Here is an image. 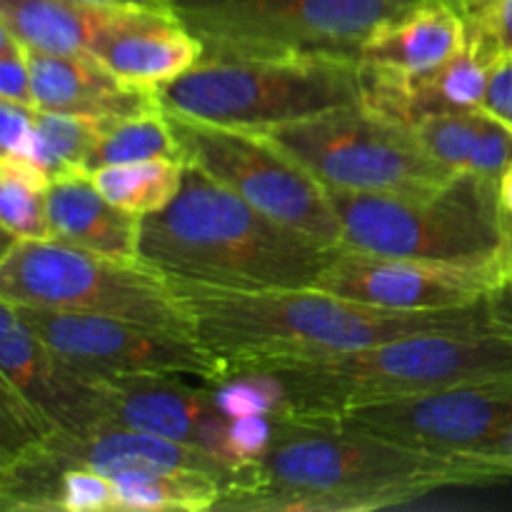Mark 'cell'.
Wrapping results in <instances>:
<instances>
[{"label":"cell","mask_w":512,"mask_h":512,"mask_svg":"<svg viewBox=\"0 0 512 512\" xmlns=\"http://www.w3.org/2000/svg\"><path fill=\"white\" fill-rule=\"evenodd\" d=\"M428 153L453 173L500 180L512 165V128L485 108L423 118L415 125Z\"/></svg>","instance_id":"23"},{"label":"cell","mask_w":512,"mask_h":512,"mask_svg":"<svg viewBox=\"0 0 512 512\" xmlns=\"http://www.w3.org/2000/svg\"><path fill=\"white\" fill-rule=\"evenodd\" d=\"M325 188L348 193H428L458 173L428 153L415 128L355 103L255 130Z\"/></svg>","instance_id":"9"},{"label":"cell","mask_w":512,"mask_h":512,"mask_svg":"<svg viewBox=\"0 0 512 512\" xmlns=\"http://www.w3.org/2000/svg\"><path fill=\"white\" fill-rule=\"evenodd\" d=\"M498 58L493 45L468 35V43L453 60L428 73L405 75L383 65L360 63L363 105L410 128L430 115L483 108Z\"/></svg>","instance_id":"16"},{"label":"cell","mask_w":512,"mask_h":512,"mask_svg":"<svg viewBox=\"0 0 512 512\" xmlns=\"http://www.w3.org/2000/svg\"><path fill=\"white\" fill-rule=\"evenodd\" d=\"M53 430L58 428L43 418L28 400L0 383V463H8L15 455L43 443Z\"/></svg>","instance_id":"30"},{"label":"cell","mask_w":512,"mask_h":512,"mask_svg":"<svg viewBox=\"0 0 512 512\" xmlns=\"http://www.w3.org/2000/svg\"><path fill=\"white\" fill-rule=\"evenodd\" d=\"M498 465L420 453L328 423L275 420L268 453L223 485L215 510L360 512L400 508L443 488L488 485Z\"/></svg>","instance_id":"1"},{"label":"cell","mask_w":512,"mask_h":512,"mask_svg":"<svg viewBox=\"0 0 512 512\" xmlns=\"http://www.w3.org/2000/svg\"><path fill=\"white\" fill-rule=\"evenodd\" d=\"M500 278V268L400 258L343 245L313 288L398 313H438L483 303Z\"/></svg>","instance_id":"13"},{"label":"cell","mask_w":512,"mask_h":512,"mask_svg":"<svg viewBox=\"0 0 512 512\" xmlns=\"http://www.w3.org/2000/svg\"><path fill=\"white\" fill-rule=\"evenodd\" d=\"M153 158L183 160L165 110L110 123L85 158V173Z\"/></svg>","instance_id":"27"},{"label":"cell","mask_w":512,"mask_h":512,"mask_svg":"<svg viewBox=\"0 0 512 512\" xmlns=\"http://www.w3.org/2000/svg\"><path fill=\"white\" fill-rule=\"evenodd\" d=\"M93 55L128 83L160 88L203 58V43L170 10L125 8Z\"/></svg>","instance_id":"18"},{"label":"cell","mask_w":512,"mask_h":512,"mask_svg":"<svg viewBox=\"0 0 512 512\" xmlns=\"http://www.w3.org/2000/svg\"><path fill=\"white\" fill-rule=\"evenodd\" d=\"M503 270L512 273V215H505V253H503Z\"/></svg>","instance_id":"40"},{"label":"cell","mask_w":512,"mask_h":512,"mask_svg":"<svg viewBox=\"0 0 512 512\" xmlns=\"http://www.w3.org/2000/svg\"><path fill=\"white\" fill-rule=\"evenodd\" d=\"M163 110L215 125L265 130L363 103L360 60H200L158 88Z\"/></svg>","instance_id":"7"},{"label":"cell","mask_w":512,"mask_h":512,"mask_svg":"<svg viewBox=\"0 0 512 512\" xmlns=\"http://www.w3.org/2000/svg\"><path fill=\"white\" fill-rule=\"evenodd\" d=\"M183 163L200 168L253 208L330 245L343 225L318 178L255 130L205 123L165 110Z\"/></svg>","instance_id":"10"},{"label":"cell","mask_w":512,"mask_h":512,"mask_svg":"<svg viewBox=\"0 0 512 512\" xmlns=\"http://www.w3.org/2000/svg\"><path fill=\"white\" fill-rule=\"evenodd\" d=\"M0 300L193 335L168 275L143 260H115L53 238L8 240L0 258Z\"/></svg>","instance_id":"8"},{"label":"cell","mask_w":512,"mask_h":512,"mask_svg":"<svg viewBox=\"0 0 512 512\" xmlns=\"http://www.w3.org/2000/svg\"><path fill=\"white\" fill-rule=\"evenodd\" d=\"M468 43L465 23L445 0H425L413 13L385 25L360 53V63L420 75L453 60Z\"/></svg>","instance_id":"22"},{"label":"cell","mask_w":512,"mask_h":512,"mask_svg":"<svg viewBox=\"0 0 512 512\" xmlns=\"http://www.w3.org/2000/svg\"><path fill=\"white\" fill-rule=\"evenodd\" d=\"M463 18L465 33L512 55V0H445Z\"/></svg>","instance_id":"32"},{"label":"cell","mask_w":512,"mask_h":512,"mask_svg":"<svg viewBox=\"0 0 512 512\" xmlns=\"http://www.w3.org/2000/svg\"><path fill=\"white\" fill-rule=\"evenodd\" d=\"M113 505L120 512H200L215 510L223 483L203 470L185 468L113 480Z\"/></svg>","instance_id":"24"},{"label":"cell","mask_w":512,"mask_h":512,"mask_svg":"<svg viewBox=\"0 0 512 512\" xmlns=\"http://www.w3.org/2000/svg\"><path fill=\"white\" fill-rule=\"evenodd\" d=\"M275 438V420L265 415H243L230 418L228 428V460L233 473L243 465L255 463L268 453Z\"/></svg>","instance_id":"33"},{"label":"cell","mask_w":512,"mask_h":512,"mask_svg":"<svg viewBox=\"0 0 512 512\" xmlns=\"http://www.w3.org/2000/svg\"><path fill=\"white\" fill-rule=\"evenodd\" d=\"M0 143L5 155H20L33 160L38 148V125L33 105L0 98Z\"/></svg>","instance_id":"35"},{"label":"cell","mask_w":512,"mask_h":512,"mask_svg":"<svg viewBox=\"0 0 512 512\" xmlns=\"http://www.w3.org/2000/svg\"><path fill=\"white\" fill-rule=\"evenodd\" d=\"M498 195H500V205H503V213L512 215V165L503 175H500Z\"/></svg>","instance_id":"38"},{"label":"cell","mask_w":512,"mask_h":512,"mask_svg":"<svg viewBox=\"0 0 512 512\" xmlns=\"http://www.w3.org/2000/svg\"><path fill=\"white\" fill-rule=\"evenodd\" d=\"M485 310H488L490 325L498 333L512 335V273H503V278L485 295Z\"/></svg>","instance_id":"37"},{"label":"cell","mask_w":512,"mask_h":512,"mask_svg":"<svg viewBox=\"0 0 512 512\" xmlns=\"http://www.w3.org/2000/svg\"><path fill=\"white\" fill-rule=\"evenodd\" d=\"M303 423L338 425L443 458L483 460L512 478V378L448 385Z\"/></svg>","instance_id":"11"},{"label":"cell","mask_w":512,"mask_h":512,"mask_svg":"<svg viewBox=\"0 0 512 512\" xmlns=\"http://www.w3.org/2000/svg\"><path fill=\"white\" fill-rule=\"evenodd\" d=\"M93 3L130 5V8H150V10H168V0H93Z\"/></svg>","instance_id":"39"},{"label":"cell","mask_w":512,"mask_h":512,"mask_svg":"<svg viewBox=\"0 0 512 512\" xmlns=\"http://www.w3.org/2000/svg\"><path fill=\"white\" fill-rule=\"evenodd\" d=\"M240 365L273 370L283 380L290 400L283 420H325L448 385L512 378V335L423 333L338 355Z\"/></svg>","instance_id":"4"},{"label":"cell","mask_w":512,"mask_h":512,"mask_svg":"<svg viewBox=\"0 0 512 512\" xmlns=\"http://www.w3.org/2000/svg\"><path fill=\"white\" fill-rule=\"evenodd\" d=\"M55 460H58L60 468H63L60 470V480H58V512H113L115 510L113 480L95 473V470L68 465L60 458Z\"/></svg>","instance_id":"31"},{"label":"cell","mask_w":512,"mask_h":512,"mask_svg":"<svg viewBox=\"0 0 512 512\" xmlns=\"http://www.w3.org/2000/svg\"><path fill=\"white\" fill-rule=\"evenodd\" d=\"M0 383L28 400L43 418L68 433L113 428L103 383L95 373L55 353L30 330L10 303L0 300Z\"/></svg>","instance_id":"14"},{"label":"cell","mask_w":512,"mask_h":512,"mask_svg":"<svg viewBox=\"0 0 512 512\" xmlns=\"http://www.w3.org/2000/svg\"><path fill=\"white\" fill-rule=\"evenodd\" d=\"M325 190L343 225L345 248L503 270L498 180L460 173L443 188L408 195Z\"/></svg>","instance_id":"5"},{"label":"cell","mask_w":512,"mask_h":512,"mask_svg":"<svg viewBox=\"0 0 512 512\" xmlns=\"http://www.w3.org/2000/svg\"><path fill=\"white\" fill-rule=\"evenodd\" d=\"M113 428L158 435L193 445L230 468V418L218 410L213 390L185 385L178 375H100Z\"/></svg>","instance_id":"15"},{"label":"cell","mask_w":512,"mask_h":512,"mask_svg":"<svg viewBox=\"0 0 512 512\" xmlns=\"http://www.w3.org/2000/svg\"><path fill=\"white\" fill-rule=\"evenodd\" d=\"M0 98L35 108L28 48L3 28H0Z\"/></svg>","instance_id":"34"},{"label":"cell","mask_w":512,"mask_h":512,"mask_svg":"<svg viewBox=\"0 0 512 512\" xmlns=\"http://www.w3.org/2000/svg\"><path fill=\"white\" fill-rule=\"evenodd\" d=\"M338 248L270 218L188 163L170 205L140 218L143 263L215 288H313Z\"/></svg>","instance_id":"3"},{"label":"cell","mask_w":512,"mask_h":512,"mask_svg":"<svg viewBox=\"0 0 512 512\" xmlns=\"http://www.w3.org/2000/svg\"><path fill=\"white\" fill-rule=\"evenodd\" d=\"M13 305V303H10ZM20 318L55 353L100 375H178L215 383L225 360L195 335L153 328L108 315L13 305Z\"/></svg>","instance_id":"12"},{"label":"cell","mask_w":512,"mask_h":512,"mask_svg":"<svg viewBox=\"0 0 512 512\" xmlns=\"http://www.w3.org/2000/svg\"><path fill=\"white\" fill-rule=\"evenodd\" d=\"M125 8L93 0H0V28L40 53L93 55Z\"/></svg>","instance_id":"21"},{"label":"cell","mask_w":512,"mask_h":512,"mask_svg":"<svg viewBox=\"0 0 512 512\" xmlns=\"http://www.w3.org/2000/svg\"><path fill=\"white\" fill-rule=\"evenodd\" d=\"M183 175V160L153 158L138 160V163L108 165V168L90 173V178L110 203L138 215V218H145V215H153L170 205V200L178 195L180 185H183Z\"/></svg>","instance_id":"25"},{"label":"cell","mask_w":512,"mask_h":512,"mask_svg":"<svg viewBox=\"0 0 512 512\" xmlns=\"http://www.w3.org/2000/svg\"><path fill=\"white\" fill-rule=\"evenodd\" d=\"M170 285L195 338L225 365L320 358L423 333L495 330L485 300L438 313H398L318 288L235 290L180 278Z\"/></svg>","instance_id":"2"},{"label":"cell","mask_w":512,"mask_h":512,"mask_svg":"<svg viewBox=\"0 0 512 512\" xmlns=\"http://www.w3.org/2000/svg\"><path fill=\"white\" fill-rule=\"evenodd\" d=\"M48 220L53 240L115 260H140V218L110 203L90 173L50 183Z\"/></svg>","instance_id":"20"},{"label":"cell","mask_w":512,"mask_h":512,"mask_svg":"<svg viewBox=\"0 0 512 512\" xmlns=\"http://www.w3.org/2000/svg\"><path fill=\"white\" fill-rule=\"evenodd\" d=\"M508 465H510V470H512V455H510V460H508Z\"/></svg>","instance_id":"41"},{"label":"cell","mask_w":512,"mask_h":512,"mask_svg":"<svg viewBox=\"0 0 512 512\" xmlns=\"http://www.w3.org/2000/svg\"><path fill=\"white\" fill-rule=\"evenodd\" d=\"M110 123L115 120L35 108L38 148L33 160L50 175V180L85 173V158Z\"/></svg>","instance_id":"28"},{"label":"cell","mask_w":512,"mask_h":512,"mask_svg":"<svg viewBox=\"0 0 512 512\" xmlns=\"http://www.w3.org/2000/svg\"><path fill=\"white\" fill-rule=\"evenodd\" d=\"M50 175L35 160L0 158V223L8 240H50Z\"/></svg>","instance_id":"26"},{"label":"cell","mask_w":512,"mask_h":512,"mask_svg":"<svg viewBox=\"0 0 512 512\" xmlns=\"http://www.w3.org/2000/svg\"><path fill=\"white\" fill-rule=\"evenodd\" d=\"M208 385L218 410L228 418L265 415L283 420L290 413L288 390L273 370L258 365H225V373Z\"/></svg>","instance_id":"29"},{"label":"cell","mask_w":512,"mask_h":512,"mask_svg":"<svg viewBox=\"0 0 512 512\" xmlns=\"http://www.w3.org/2000/svg\"><path fill=\"white\" fill-rule=\"evenodd\" d=\"M40 445L63 463L95 470L110 480L130 478V475L170 473V470L185 468L215 475L223 485L233 478V470H228L193 445L125 428H105L85 435L53 430Z\"/></svg>","instance_id":"19"},{"label":"cell","mask_w":512,"mask_h":512,"mask_svg":"<svg viewBox=\"0 0 512 512\" xmlns=\"http://www.w3.org/2000/svg\"><path fill=\"white\" fill-rule=\"evenodd\" d=\"M35 108L55 113L125 120L160 113L158 88L118 78L95 55H55L30 50Z\"/></svg>","instance_id":"17"},{"label":"cell","mask_w":512,"mask_h":512,"mask_svg":"<svg viewBox=\"0 0 512 512\" xmlns=\"http://www.w3.org/2000/svg\"><path fill=\"white\" fill-rule=\"evenodd\" d=\"M425 0H168L203 58H345Z\"/></svg>","instance_id":"6"},{"label":"cell","mask_w":512,"mask_h":512,"mask_svg":"<svg viewBox=\"0 0 512 512\" xmlns=\"http://www.w3.org/2000/svg\"><path fill=\"white\" fill-rule=\"evenodd\" d=\"M483 108L512 128V55H500L490 73Z\"/></svg>","instance_id":"36"}]
</instances>
